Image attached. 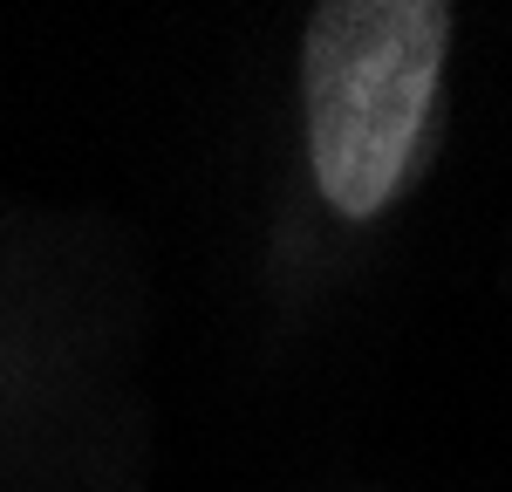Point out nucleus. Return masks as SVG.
Here are the masks:
<instances>
[{
    "label": "nucleus",
    "instance_id": "nucleus-1",
    "mask_svg": "<svg viewBox=\"0 0 512 492\" xmlns=\"http://www.w3.org/2000/svg\"><path fill=\"white\" fill-rule=\"evenodd\" d=\"M451 48V7L437 0H328L308 21L301 89L321 199L369 219L403 192Z\"/></svg>",
    "mask_w": 512,
    "mask_h": 492
}]
</instances>
